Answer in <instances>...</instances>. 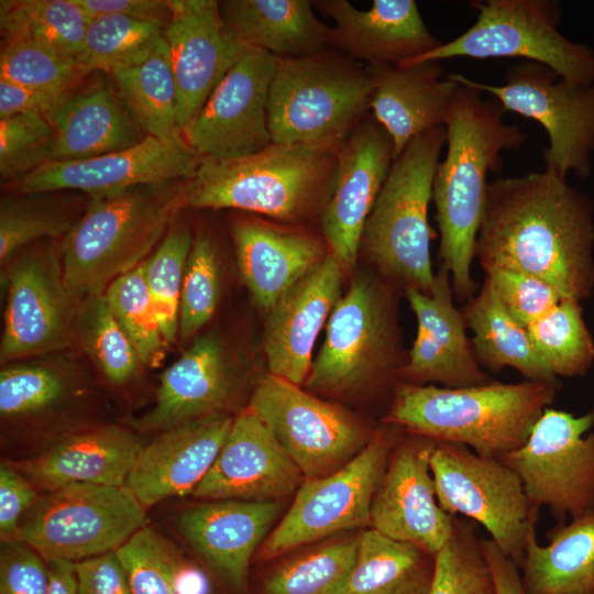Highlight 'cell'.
<instances>
[{
    "instance_id": "37",
    "label": "cell",
    "mask_w": 594,
    "mask_h": 594,
    "mask_svg": "<svg viewBox=\"0 0 594 594\" xmlns=\"http://www.w3.org/2000/svg\"><path fill=\"white\" fill-rule=\"evenodd\" d=\"M110 77L146 135L184 139L177 121V88L166 41L142 63Z\"/></svg>"
},
{
    "instance_id": "6",
    "label": "cell",
    "mask_w": 594,
    "mask_h": 594,
    "mask_svg": "<svg viewBox=\"0 0 594 594\" xmlns=\"http://www.w3.org/2000/svg\"><path fill=\"white\" fill-rule=\"evenodd\" d=\"M444 125L413 139L393 161L362 233L361 245L378 271L405 289L429 293L431 262L429 202Z\"/></svg>"
},
{
    "instance_id": "45",
    "label": "cell",
    "mask_w": 594,
    "mask_h": 594,
    "mask_svg": "<svg viewBox=\"0 0 594 594\" xmlns=\"http://www.w3.org/2000/svg\"><path fill=\"white\" fill-rule=\"evenodd\" d=\"M194 237L174 222L155 251L144 261V274L165 343L178 334L182 286Z\"/></svg>"
},
{
    "instance_id": "56",
    "label": "cell",
    "mask_w": 594,
    "mask_h": 594,
    "mask_svg": "<svg viewBox=\"0 0 594 594\" xmlns=\"http://www.w3.org/2000/svg\"><path fill=\"white\" fill-rule=\"evenodd\" d=\"M69 95L34 89L0 78V118L32 113L51 121Z\"/></svg>"
},
{
    "instance_id": "15",
    "label": "cell",
    "mask_w": 594,
    "mask_h": 594,
    "mask_svg": "<svg viewBox=\"0 0 594 594\" xmlns=\"http://www.w3.org/2000/svg\"><path fill=\"white\" fill-rule=\"evenodd\" d=\"M249 409L272 431L305 480L339 470L372 439L341 407L272 374L258 381Z\"/></svg>"
},
{
    "instance_id": "18",
    "label": "cell",
    "mask_w": 594,
    "mask_h": 594,
    "mask_svg": "<svg viewBox=\"0 0 594 594\" xmlns=\"http://www.w3.org/2000/svg\"><path fill=\"white\" fill-rule=\"evenodd\" d=\"M184 139L147 135L140 144L85 160L50 161L8 185L14 194L80 190L90 198L190 177L200 163Z\"/></svg>"
},
{
    "instance_id": "31",
    "label": "cell",
    "mask_w": 594,
    "mask_h": 594,
    "mask_svg": "<svg viewBox=\"0 0 594 594\" xmlns=\"http://www.w3.org/2000/svg\"><path fill=\"white\" fill-rule=\"evenodd\" d=\"M142 447L132 432L105 426L67 435L11 466L48 492L72 484L121 486Z\"/></svg>"
},
{
    "instance_id": "7",
    "label": "cell",
    "mask_w": 594,
    "mask_h": 594,
    "mask_svg": "<svg viewBox=\"0 0 594 594\" xmlns=\"http://www.w3.org/2000/svg\"><path fill=\"white\" fill-rule=\"evenodd\" d=\"M373 89L370 67L337 50L275 57L267 106L272 142H343L370 109Z\"/></svg>"
},
{
    "instance_id": "27",
    "label": "cell",
    "mask_w": 594,
    "mask_h": 594,
    "mask_svg": "<svg viewBox=\"0 0 594 594\" xmlns=\"http://www.w3.org/2000/svg\"><path fill=\"white\" fill-rule=\"evenodd\" d=\"M314 7L334 22L332 50L366 66L402 64L442 44L414 0H374L369 10L346 0H317Z\"/></svg>"
},
{
    "instance_id": "50",
    "label": "cell",
    "mask_w": 594,
    "mask_h": 594,
    "mask_svg": "<svg viewBox=\"0 0 594 594\" xmlns=\"http://www.w3.org/2000/svg\"><path fill=\"white\" fill-rule=\"evenodd\" d=\"M133 594H175L174 562L177 551L147 526L116 551Z\"/></svg>"
},
{
    "instance_id": "10",
    "label": "cell",
    "mask_w": 594,
    "mask_h": 594,
    "mask_svg": "<svg viewBox=\"0 0 594 594\" xmlns=\"http://www.w3.org/2000/svg\"><path fill=\"white\" fill-rule=\"evenodd\" d=\"M145 510L127 485L72 484L38 498L13 539L46 562H78L117 551L146 527Z\"/></svg>"
},
{
    "instance_id": "44",
    "label": "cell",
    "mask_w": 594,
    "mask_h": 594,
    "mask_svg": "<svg viewBox=\"0 0 594 594\" xmlns=\"http://www.w3.org/2000/svg\"><path fill=\"white\" fill-rule=\"evenodd\" d=\"M48 193L14 194L0 202V262L6 264L21 249L44 238L67 234L76 219L48 198Z\"/></svg>"
},
{
    "instance_id": "59",
    "label": "cell",
    "mask_w": 594,
    "mask_h": 594,
    "mask_svg": "<svg viewBox=\"0 0 594 594\" xmlns=\"http://www.w3.org/2000/svg\"><path fill=\"white\" fill-rule=\"evenodd\" d=\"M175 594H211L206 573L178 552L174 562Z\"/></svg>"
},
{
    "instance_id": "35",
    "label": "cell",
    "mask_w": 594,
    "mask_h": 594,
    "mask_svg": "<svg viewBox=\"0 0 594 594\" xmlns=\"http://www.w3.org/2000/svg\"><path fill=\"white\" fill-rule=\"evenodd\" d=\"M462 314L473 332L471 342L482 367L494 372L512 367L528 381L560 382L540 360L527 327L507 310L486 277Z\"/></svg>"
},
{
    "instance_id": "52",
    "label": "cell",
    "mask_w": 594,
    "mask_h": 594,
    "mask_svg": "<svg viewBox=\"0 0 594 594\" xmlns=\"http://www.w3.org/2000/svg\"><path fill=\"white\" fill-rule=\"evenodd\" d=\"M485 277L507 310L526 327L564 299L549 283L520 271L492 268Z\"/></svg>"
},
{
    "instance_id": "46",
    "label": "cell",
    "mask_w": 594,
    "mask_h": 594,
    "mask_svg": "<svg viewBox=\"0 0 594 594\" xmlns=\"http://www.w3.org/2000/svg\"><path fill=\"white\" fill-rule=\"evenodd\" d=\"M105 296L141 362L155 363L162 355L165 341L147 287L144 262L114 279Z\"/></svg>"
},
{
    "instance_id": "28",
    "label": "cell",
    "mask_w": 594,
    "mask_h": 594,
    "mask_svg": "<svg viewBox=\"0 0 594 594\" xmlns=\"http://www.w3.org/2000/svg\"><path fill=\"white\" fill-rule=\"evenodd\" d=\"M282 510L277 501H209L185 510L179 530L231 586H245L251 558Z\"/></svg>"
},
{
    "instance_id": "2",
    "label": "cell",
    "mask_w": 594,
    "mask_h": 594,
    "mask_svg": "<svg viewBox=\"0 0 594 594\" xmlns=\"http://www.w3.org/2000/svg\"><path fill=\"white\" fill-rule=\"evenodd\" d=\"M505 112L495 98L483 99L479 90L459 84L444 119L448 150L436 169L432 199L441 266L459 300H469L477 287L471 268L487 175L501 169L503 151L518 150L527 139L518 124L504 121Z\"/></svg>"
},
{
    "instance_id": "41",
    "label": "cell",
    "mask_w": 594,
    "mask_h": 594,
    "mask_svg": "<svg viewBox=\"0 0 594 594\" xmlns=\"http://www.w3.org/2000/svg\"><path fill=\"white\" fill-rule=\"evenodd\" d=\"M74 336L107 380L130 381L142 363L112 315L105 294L82 300L76 309Z\"/></svg>"
},
{
    "instance_id": "40",
    "label": "cell",
    "mask_w": 594,
    "mask_h": 594,
    "mask_svg": "<svg viewBox=\"0 0 594 594\" xmlns=\"http://www.w3.org/2000/svg\"><path fill=\"white\" fill-rule=\"evenodd\" d=\"M527 330L537 354L553 376H583L592 367L594 341L580 301L562 299Z\"/></svg>"
},
{
    "instance_id": "16",
    "label": "cell",
    "mask_w": 594,
    "mask_h": 594,
    "mask_svg": "<svg viewBox=\"0 0 594 594\" xmlns=\"http://www.w3.org/2000/svg\"><path fill=\"white\" fill-rule=\"evenodd\" d=\"M7 278V305L0 342L2 364L67 348L74 336L77 304L52 250L20 255Z\"/></svg>"
},
{
    "instance_id": "24",
    "label": "cell",
    "mask_w": 594,
    "mask_h": 594,
    "mask_svg": "<svg viewBox=\"0 0 594 594\" xmlns=\"http://www.w3.org/2000/svg\"><path fill=\"white\" fill-rule=\"evenodd\" d=\"M342 271L329 253L267 310L262 344L270 374L306 382L316 340L341 298Z\"/></svg>"
},
{
    "instance_id": "11",
    "label": "cell",
    "mask_w": 594,
    "mask_h": 594,
    "mask_svg": "<svg viewBox=\"0 0 594 594\" xmlns=\"http://www.w3.org/2000/svg\"><path fill=\"white\" fill-rule=\"evenodd\" d=\"M430 469L440 507L482 525L520 570L539 509L530 505L518 474L499 458L447 442L436 443Z\"/></svg>"
},
{
    "instance_id": "22",
    "label": "cell",
    "mask_w": 594,
    "mask_h": 594,
    "mask_svg": "<svg viewBox=\"0 0 594 594\" xmlns=\"http://www.w3.org/2000/svg\"><path fill=\"white\" fill-rule=\"evenodd\" d=\"M449 272L440 266L429 293L405 289L417 319V332L399 376L408 384L439 383L466 387L493 381L482 369L466 333V322L453 302Z\"/></svg>"
},
{
    "instance_id": "12",
    "label": "cell",
    "mask_w": 594,
    "mask_h": 594,
    "mask_svg": "<svg viewBox=\"0 0 594 594\" xmlns=\"http://www.w3.org/2000/svg\"><path fill=\"white\" fill-rule=\"evenodd\" d=\"M458 84L487 92L506 111L537 121L546 131L549 145L543 151L544 168L566 178L569 173L586 179L592 174L594 153V82H570L549 67L519 62L505 75L503 85L449 74Z\"/></svg>"
},
{
    "instance_id": "5",
    "label": "cell",
    "mask_w": 594,
    "mask_h": 594,
    "mask_svg": "<svg viewBox=\"0 0 594 594\" xmlns=\"http://www.w3.org/2000/svg\"><path fill=\"white\" fill-rule=\"evenodd\" d=\"M184 208L185 179L90 198L62 248L73 300L79 305L105 294L114 279L143 263Z\"/></svg>"
},
{
    "instance_id": "58",
    "label": "cell",
    "mask_w": 594,
    "mask_h": 594,
    "mask_svg": "<svg viewBox=\"0 0 594 594\" xmlns=\"http://www.w3.org/2000/svg\"><path fill=\"white\" fill-rule=\"evenodd\" d=\"M481 547L493 573L497 594H527L520 570L490 538H481Z\"/></svg>"
},
{
    "instance_id": "38",
    "label": "cell",
    "mask_w": 594,
    "mask_h": 594,
    "mask_svg": "<svg viewBox=\"0 0 594 594\" xmlns=\"http://www.w3.org/2000/svg\"><path fill=\"white\" fill-rule=\"evenodd\" d=\"M90 18L74 0H1L2 41H26L79 62Z\"/></svg>"
},
{
    "instance_id": "47",
    "label": "cell",
    "mask_w": 594,
    "mask_h": 594,
    "mask_svg": "<svg viewBox=\"0 0 594 594\" xmlns=\"http://www.w3.org/2000/svg\"><path fill=\"white\" fill-rule=\"evenodd\" d=\"M89 73L50 47L26 41H2L0 78L58 95H69Z\"/></svg>"
},
{
    "instance_id": "29",
    "label": "cell",
    "mask_w": 594,
    "mask_h": 594,
    "mask_svg": "<svg viewBox=\"0 0 594 594\" xmlns=\"http://www.w3.org/2000/svg\"><path fill=\"white\" fill-rule=\"evenodd\" d=\"M231 234L242 282L265 311L329 254L317 237L261 219L234 220Z\"/></svg>"
},
{
    "instance_id": "13",
    "label": "cell",
    "mask_w": 594,
    "mask_h": 594,
    "mask_svg": "<svg viewBox=\"0 0 594 594\" xmlns=\"http://www.w3.org/2000/svg\"><path fill=\"white\" fill-rule=\"evenodd\" d=\"M594 407L581 416L548 407L526 443L502 459L520 477L530 505L559 524L594 507Z\"/></svg>"
},
{
    "instance_id": "14",
    "label": "cell",
    "mask_w": 594,
    "mask_h": 594,
    "mask_svg": "<svg viewBox=\"0 0 594 594\" xmlns=\"http://www.w3.org/2000/svg\"><path fill=\"white\" fill-rule=\"evenodd\" d=\"M389 426L339 470L302 482L287 513L263 541L264 559L339 531L371 526L373 497L398 439L399 428Z\"/></svg>"
},
{
    "instance_id": "25",
    "label": "cell",
    "mask_w": 594,
    "mask_h": 594,
    "mask_svg": "<svg viewBox=\"0 0 594 594\" xmlns=\"http://www.w3.org/2000/svg\"><path fill=\"white\" fill-rule=\"evenodd\" d=\"M232 421L221 413L157 432L141 448L125 485L145 509L193 494L213 464Z\"/></svg>"
},
{
    "instance_id": "19",
    "label": "cell",
    "mask_w": 594,
    "mask_h": 594,
    "mask_svg": "<svg viewBox=\"0 0 594 594\" xmlns=\"http://www.w3.org/2000/svg\"><path fill=\"white\" fill-rule=\"evenodd\" d=\"M436 443L411 433L398 437L373 497L370 526L432 554L449 539L454 517L437 499L430 469Z\"/></svg>"
},
{
    "instance_id": "30",
    "label": "cell",
    "mask_w": 594,
    "mask_h": 594,
    "mask_svg": "<svg viewBox=\"0 0 594 594\" xmlns=\"http://www.w3.org/2000/svg\"><path fill=\"white\" fill-rule=\"evenodd\" d=\"M369 67L374 77L370 109L391 136L395 160L413 139L444 125L459 84L442 77L437 61Z\"/></svg>"
},
{
    "instance_id": "42",
    "label": "cell",
    "mask_w": 594,
    "mask_h": 594,
    "mask_svg": "<svg viewBox=\"0 0 594 594\" xmlns=\"http://www.w3.org/2000/svg\"><path fill=\"white\" fill-rule=\"evenodd\" d=\"M358 538L321 547L273 571L264 594H344L354 565Z\"/></svg>"
},
{
    "instance_id": "1",
    "label": "cell",
    "mask_w": 594,
    "mask_h": 594,
    "mask_svg": "<svg viewBox=\"0 0 594 594\" xmlns=\"http://www.w3.org/2000/svg\"><path fill=\"white\" fill-rule=\"evenodd\" d=\"M474 257L487 272L520 271L563 298L594 290V205L553 169L488 184Z\"/></svg>"
},
{
    "instance_id": "48",
    "label": "cell",
    "mask_w": 594,
    "mask_h": 594,
    "mask_svg": "<svg viewBox=\"0 0 594 594\" xmlns=\"http://www.w3.org/2000/svg\"><path fill=\"white\" fill-rule=\"evenodd\" d=\"M220 298V267L217 249L205 231L195 234L182 286L178 334L193 337L213 316Z\"/></svg>"
},
{
    "instance_id": "17",
    "label": "cell",
    "mask_w": 594,
    "mask_h": 594,
    "mask_svg": "<svg viewBox=\"0 0 594 594\" xmlns=\"http://www.w3.org/2000/svg\"><path fill=\"white\" fill-rule=\"evenodd\" d=\"M275 57L250 48L215 87L186 136L200 157L237 158L271 145L267 106Z\"/></svg>"
},
{
    "instance_id": "49",
    "label": "cell",
    "mask_w": 594,
    "mask_h": 594,
    "mask_svg": "<svg viewBox=\"0 0 594 594\" xmlns=\"http://www.w3.org/2000/svg\"><path fill=\"white\" fill-rule=\"evenodd\" d=\"M55 130L38 114L0 118V176L12 184L51 161Z\"/></svg>"
},
{
    "instance_id": "39",
    "label": "cell",
    "mask_w": 594,
    "mask_h": 594,
    "mask_svg": "<svg viewBox=\"0 0 594 594\" xmlns=\"http://www.w3.org/2000/svg\"><path fill=\"white\" fill-rule=\"evenodd\" d=\"M164 42V30L156 24L120 14L99 15L88 22L79 63L89 74L111 75L142 63Z\"/></svg>"
},
{
    "instance_id": "23",
    "label": "cell",
    "mask_w": 594,
    "mask_h": 594,
    "mask_svg": "<svg viewBox=\"0 0 594 594\" xmlns=\"http://www.w3.org/2000/svg\"><path fill=\"white\" fill-rule=\"evenodd\" d=\"M305 481L267 426L250 409L233 418L207 475L194 491L207 501H278Z\"/></svg>"
},
{
    "instance_id": "8",
    "label": "cell",
    "mask_w": 594,
    "mask_h": 594,
    "mask_svg": "<svg viewBox=\"0 0 594 594\" xmlns=\"http://www.w3.org/2000/svg\"><path fill=\"white\" fill-rule=\"evenodd\" d=\"M475 23L463 34L404 63L469 57H518L544 65L582 86L594 82V51L559 30L561 4L552 0L472 1ZM403 64V63H402Z\"/></svg>"
},
{
    "instance_id": "53",
    "label": "cell",
    "mask_w": 594,
    "mask_h": 594,
    "mask_svg": "<svg viewBox=\"0 0 594 594\" xmlns=\"http://www.w3.org/2000/svg\"><path fill=\"white\" fill-rule=\"evenodd\" d=\"M47 562L18 539L2 540L0 549V594H47Z\"/></svg>"
},
{
    "instance_id": "54",
    "label": "cell",
    "mask_w": 594,
    "mask_h": 594,
    "mask_svg": "<svg viewBox=\"0 0 594 594\" xmlns=\"http://www.w3.org/2000/svg\"><path fill=\"white\" fill-rule=\"evenodd\" d=\"M38 497L31 482L8 464L0 468V535L13 539L25 514Z\"/></svg>"
},
{
    "instance_id": "57",
    "label": "cell",
    "mask_w": 594,
    "mask_h": 594,
    "mask_svg": "<svg viewBox=\"0 0 594 594\" xmlns=\"http://www.w3.org/2000/svg\"><path fill=\"white\" fill-rule=\"evenodd\" d=\"M89 16L120 14L158 25L168 24L172 10L168 0H74Z\"/></svg>"
},
{
    "instance_id": "55",
    "label": "cell",
    "mask_w": 594,
    "mask_h": 594,
    "mask_svg": "<svg viewBox=\"0 0 594 594\" xmlns=\"http://www.w3.org/2000/svg\"><path fill=\"white\" fill-rule=\"evenodd\" d=\"M74 568L79 594H133L116 551L74 562Z\"/></svg>"
},
{
    "instance_id": "34",
    "label": "cell",
    "mask_w": 594,
    "mask_h": 594,
    "mask_svg": "<svg viewBox=\"0 0 594 594\" xmlns=\"http://www.w3.org/2000/svg\"><path fill=\"white\" fill-rule=\"evenodd\" d=\"M534 528L520 568L527 594H594V507L559 524L542 546Z\"/></svg>"
},
{
    "instance_id": "9",
    "label": "cell",
    "mask_w": 594,
    "mask_h": 594,
    "mask_svg": "<svg viewBox=\"0 0 594 594\" xmlns=\"http://www.w3.org/2000/svg\"><path fill=\"white\" fill-rule=\"evenodd\" d=\"M398 355L394 295L384 282L361 273L334 306L305 384L341 393L388 380L399 375Z\"/></svg>"
},
{
    "instance_id": "26",
    "label": "cell",
    "mask_w": 594,
    "mask_h": 594,
    "mask_svg": "<svg viewBox=\"0 0 594 594\" xmlns=\"http://www.w3.org/2000/svg\"><path fill=\"white\" fill-rule=\"evenodd\" d=\"M240 377L223 342L209 333L197 338L161 375L153 407L134 421L141 431L173 428L224 413Z\"/></svg>"
},
{
    "instance_id": "20",
    "label": "cell",
    "mask_w": 594,
    "mask_h": 594,
    "mask_svg": "<svg viewBox=\"0 0 594 594\" xmlns=\"http://www.w3.org/2000/svg\"><path fill=\"white\" fill-rule=\"evenodd\" d=\"M168 1L172 16L164 37L177 88L178 127L186 139L215 87L250 48L226 25L219 1Z\"/></svg>"
},
{
    "instance_id": "33",
    "label": "cell",
    "mask_w": 594,
    "mask_h": 594,
    "mask_svg": "<svg viewBox=\"0 0 594 594\" xmlns=\"http://www.w3.org/2000/svg\"><path fill=\"white\" fill-rule=\"evenodd\" d=\"M221 16L239 43L274 57H304L332 50L331 26L309 0H223Z\"/></svg>"
},
{
    "instance_id": "51",
    "label": "cell",
    "mask_w": 594,
    "mask_h": 594,
    "mask_svg": "<svg viewBox=\"0 0 594 594\" xmlns=\"http://www.w3.org/2000/svg\"><path fill=\"white\" fill-rule=\"evenodd\" d=\"M65 378L41 364L4 365L0 372V414L16 418L44 410L63 399Z\"/></svg>"
},
{
    "instance_id": "3",
    "label": "cell",
    "mask_w": 594,
    "mask_h": 594,
    "mask_svg": "<svg viewBox=\"0 0 594 594\" xmlns=\"http://www.w3.org/2000/svg\"><path fill=\"white\" fill-rule=\"evenodd\" d=\"M560 386L528 380L455 388L400 382L385 420L411 435L502 458L526 443Z\"/></svg>"
},
{
    "instance_id": "32",
    "label": "cell",
    "mask_w": 594,
    "mask_h": 594,
    "mask_svg": "<svg viewBox=\"0 0 594 594\" xmlns=\"http://www.w3.org/2000/svg\"><path fill=\"white\" fill-rule=\"evenodd\" d=\"M51 123L55 140L51 161L96 157L140 144L147 135L117 88L99 79L72 92Z\"/></svg>"
},
{
    "instance_id": "4",
    "label": "cell",
    "mask_w": 594,
    "mask_h": 594,
    "mask_svg": "<svg viewBox=\"0 0 594 594\" xmlns=\"http://www.w3.org/2000/svg\"><path fill=\"white\" fill-rule=\"evenodd\" d=\"M341 143H272L242 157H201L185 179V207L231 208L279 220L315 209L321 215L334 187Z\"/></svg>"
},
{
    "instance_id": "36",
    "label": "cell",
    "mask_w": 594,
    "mask_h": 594,
    "mask_svg": "<svg viewBox=\"0 0 594 594\" xmlns=\"http://www.w3.org/2000/svg\"><path fill=\"white\" fill-rule=\"evenodd\" d=\"M435 566L436 554L367 528L358 537L344 594H428Z\"/></svg>"
},
{
    "instance_id": "43",
    "label": "cell",
    "mask_w": 594,
    "mask_h": 594,
    "mask_svg": "<svg viewBox=\"0 0 594 594\" xmlns=\"http://www.w3.org/2000/svg\"><path fill=\"white\" fill-rule=\"evenodd\" d=\"M428 594H497L473 520L453 517L452 532L436 553Z\"/></svg>"
},
{
    "instance_id": "21",
    "label": "cell",
    "mask_w": 594,
    "mask_h": 594,
    "mask_svg": "<svg viewBox=\"0 0 594 594\" xmlns=\"http://www.w3.org/2000/svg\"><path fill=\"white\" fill-rule=\"evenodd\" d=\"M393 161L392 139L373 117L362 119L340 145L334 187L320 222L343 270L355 265L364 226Z\"/></svg>"
},
{
    "instance_id": "60",
    "label": "cell",
    "mask_w": 594,
    "mask_h": 594,
    "mask_svg": "<svg viewBox=\"0 0 594 594\" xmlns=\"http://www.w3.org/2000/svg\"><path fill=\"white\" fill-rule=\"evenodd\" d=\"M50 584L47 594H79L74 562L55 560L47 562Z\"/></svg>"
}]
</instances>
